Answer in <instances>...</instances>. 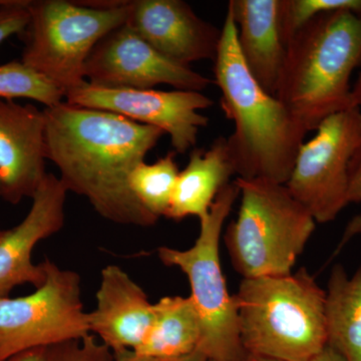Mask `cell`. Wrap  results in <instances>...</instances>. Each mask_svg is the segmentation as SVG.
Returning a JSON list of instances; mask_svg holds the SVG:
<instances>
[{
  "label": "cell",
  "mask_w": 361,
  "mask_h": 361,
  "mask_svg": "<svg viewBox=\"0 0 361 361\" xmlns=\"http://www.w3.org/2000/svg\"><path fill=\"white\" fill-rule=\"evenodd\" d=\"M47 160L68 192L85 197L104 219L149 227L158 218L130 191V173L165 133L110 111L63 101L44 109Z\"/></svg>",
  "instance_id": "6da1fadb"
},
{
  "label": "cell",
  "mask_w": 361,
  "mask_h": 361,
  "mask_svg": "<svg viewBox=\"0 0 361 361\" xmlns=\"http://www.w3.org/2000/svg\"><path fill=\"white\" fill-rule=\"evenodd\" d=\"M214 75L222 94L221 108L235 126L227 142L237 178L286 184L310 132L277 97L268 94L252 77L228 9Z\"/></svg>",
  "instance_id": "7a4b0ae2"
},
{
  "label": "cell",
  "mask_w": 361,
  "mask_h": 361,
  "mask_svg": "<svg viewBox=\"0 0 361 361\" xmlns=\"http://www.w3.org/2000/svg\"><path fill=\"white\" fill-rule=\"evenodd\" d=\"M361 66V16L351 9L325 11L286 44L277 99L308 132L351 106L350 78Z\"/></svg>",
  "instance_id": "3957f363"
},
{
  "label": "cell",
  "mask_w": 361,
  "mask_h": 361,
  "mask_svg": "<svg viewBox=\"0 0 361 361\" xmlns=\"http://www.w3.org/2000/svg\"><path fill=\"white\" fill-rule=\"evenodd\" d=\"M234 297L247 356L311 361L327 345L326 292L306 268L244 278Z\"/></svg>",
  "instance_id": "277c9868"
},
{
  "label": "cell",
  "mask_w": 361,
  "mask_h": 361,
  "mask_svg": "<svg viewBox=\"0 0 361 361\" xmlns=\"http://www.w3.org/2000/svg\"><path fill=\"white\" fill-rule=\"evenodd\" d=\"M241 204L224 240L235 270L244 278L290 274L314 232L312 216L285 185L234 180Z\"/></svg>",
  "instance_id": "5b68a950"
},
{
  "label": "cell",
  "mask_w": 361,
  "mask_h": 361,
  "mask_svg": "<svg viewBox=\"0 0 361 361\" xmlns=\"http://www.w3.org/2000/svg\"><path fill=\"white\" fill-rule=\"evenodd\" d=\"M130 8L127 0H30L21 61L66 94L85 82L90 52L106 35L127 23Z\"/></svg>",
  "instance_id": "8992f818"
},
{
  "label": "cell",
  "mask_w": 361,
  "mask_h": 361,
  "mask_svg": "<svg viewBox=\"0 0 361 361\" xmlns=\"http://www.w3.org/2000/svg\"><path fill=\"white\" fill-rule=\"evenodd\" d=\"M240 195L236 183L221 190L210 211L200 219V233L186 250L161 246L157 254L161 262L178 267L187 275L192 300L202 323L198 350L211 361H246L240 339L234 295L228 291L220 261L223 226Z\"/></svg>",
  "instance_id": "52a82bcc"
},
{
  "label": "cell",
  "mask_w": 361,
  "mask_h": 361,
  "mask_svg": "<svg viewBox=\"0 0 361 361\" xmlns=\"http://www.w3.org/2000/svg\"><path fill=\"white\" fill-rule=\"evenodd\" d=\"M42 264L45 281L35 292L0 297V361L90 334L80 274L61 269L49 258Z\"/></svg>",
  "instance_id": "ba28073f"
},
{
  "label": "cell",
  "mask_w": 361,
  "mask_h": 361,
  "mask_svg": "<svg viewBox=\"0 0 361 361\" xmlns=\"http://www.w3.org/2000/svg\"><path fill=\"white\" fill-rule=\"evenodd\" d=\"M299 149L285 186L316 223L332 222L348 205V167L361 142V109L329 116Z\"/></svg>",
  "instance_id": "9c48e42d"
},
{
  "label": "cell",
  "mask_w": 361,
  "mask_h": 361,
  "mask_svg": "<svg viewBox=\"0 0 361 361\" xmlns=\"http://www.w3.org/2000/svg\"><path fill=\"white\" fill-rule=\"evenodd\" d=\"M65 101L158 128L170 135L173 149L179 154L196 146L199 130L209 123V118L199 111L213 106L212 99L201 92L111 89L87 80L66 92Z\"/></svg>",
  "instance_id": "30bf717a"
},
{
  "label": "cell",
  "mask_w": 361,
  "mask_h": 361,
  "mask_svg": "<svg viewBox=\"0 0 361 361\" xmlns=\"http://www.w3.org/2000/svg\"><path fill=\"white\" fill-rule=\"evenodd\" d=\"M90 84L111 89H154L170 85L177 90L202 92L210 78L175 63L157 51L127 25L106 35L90 52L85 66Z\"/></svg>",
  "instance_id": "8fae6325"
},
{
  "label": "cell",
  "mask_w": 361,
  "mask_h": 361,
  "mask_svg": "<svg viewBox=\"0 0 361 361\" xmlns=\"http://www.w3.org/2000/svg\"><path fill=\"white\" fill-rule=\"evenodd\" d=\"M126 25L166 58L190 66L215 61L222 28L199 18L182 0L130 1Z\"/></svg>",
  "instance_id": "7c38bea8"
},
{
  "label": "cell",
  "mask_w": 361,
  "mask_h": 361,
  "mask_svg": "<svg viewBox=\"0 0 361 361\" xmlns=\"http://www.w3.org/2000/svg\"><path fill=\"white\" fill-rule=\"evenodd\" d=\"M68 193L59 178L47 173L25 219L4 231L0 238V297L8 296L21 285L39 288L44 283V264L33 263V250L40 241L63 229Z\"/></svg>",
  "instance_id": "4fadbf2b"
},
{
  "label": "cell",
  "mask_w": 361,
  "mask_h": 361,
  "mask_svg": "<svg viewBox=\"0 0 361 361\" xmlns=\"http://www.w3.org/2000/svg\"><path fill=\"white\" fill-rule=\"evenodd\" d=\"M45 115L33 104L0 99L2 199L18 205L32 199L45 172Z\"/></svg>",
  "instance_id": "5bb4252c"
},
{
  "label": "cell",
  "mask_w": 361,
  "mask_h": 361,
  "mask_svg": "<svg viewBox=\"0 0 361 361\" xmlns=\"http://www.w3.org/2000/svg\"><path fill=\"white\" fill-rule=\"evenodd\" d=\"M96 301L87 312L90 334L114 353L137 348L154 317V304L144 289L122 268L108 265L102 270Z\"/></svg>",
  "instance_id": "9a60e30c"
},
{
  "label": "cell",
  "mask_w": 361,
  "mask_h": 361,
  "mask_svg": "<svg viewBox=\"0 0 361 361\" xmlns=\"http://www.w3.org/2000/svg\"><path fill=\"white\" fill-rule=\"evenodd\" d=\"M228 11L236 25L244 63L259 85L276 97L286 58L281 30V0H231Z\"/></svg>",
  "instance_id": "2e32d148"
},
{
  "label": "cell",
  "mask_w": 361,
  "mask_h": 361,
  "mask_svg": "<svg viewBox=\"0 0 361 361\" xmlns=\"http://www.w3.org/2000/svg\"><path fill=\"white\" fill-rule=\"evenodd\" d=\"M236 175L227 137H220L209 149L194 148L187 167L179 173L166 218L175 221L205 217L216 197Z\"/></svg>",
  "instance_id": "e0dca14e"
},
{
  "label": "cell",
  "mask_w": 361,
  "mask_h": 361,
  "mask_svg": "<svg viewBox=\"0 0 361 361\" xmlns=\"http://www.w3.org/2000/svg\"><path fill=\"white\" fill-rule=\"evenodd\" d=\"M200 316L191 297L166 296L154 303L148 334L134 353L157 358H174L198 350Z\"/></svg>",
  "instance_id": "ac0fdd59"
},
{
  "label": "cell",
  "mask_w": 361,
  "mask_h": 361,
  "mask_svg": "<svg viewBox=\"0 0 361 361\" xmlns=\"http://www.w3.org/2000/svg\"><path fill=\"white\" fill-rule=\"evenodd\" d=\"M325 292L327 345L345 361H361V264L351 277L334 266Z\"/></svg>",
  "instance_id": "d6986e66"
},
{
  "label": "cell",
  "mask_w": 361,
  "mask_h": 361,
  "mask_svg": "<svg viewBox=\"0 0 361 361\" xmlns=\"http://www.w3.org/2000/svg\"><path fill=\"white\" fill-rule=\"evenodd\" d=\"M175 154L171 152L153 164L142 161L130 175V191L141 205L158 219L167 216L179 176Z\"/></svg>",
  "instance_id": "ffe728a7"
},
{
  "label": "cell",
  "mask_w": 361,
  "mask_h": 361,
  "mask_svg": "<svg viewBox=\"0 0 361 361\" xmlns=\"http://www.w3.org/2000/svg\"><path fill=\"white\" fill-rule=\"evenodd\" d=\"M65 90L21 61L0 66V99H28L45 108L65 101Z\"/></svg>",
  "instance_id": "44dd1931"
},
{
  "label": "cell",
  "mask_w": 361,
  "mask_h": 361,
  "mask_svg": "<svg viewBox=\"0 0 361 361\" xmlns=\"http://www.w3.org/2000/svg\"><path fill=\"white\" fill-rule=\"evenodd\" d=\"M6 361H115L113 351L94 334L23 351Z\"/></svg>",
  "instance_id": "7402d4cb"
},
{
  "label": "cell",
  "mask_w": 361,
  "mask_h": 361,
  "mask_svg": "<svg viewBox=\"0 0 361 361\" xmlns=\"http://www.w3.org/2000/svg\"><path fill=\"white\" fill-rule=\"evenodd\" d=\"M336 9H361V0H281V30L285 44L304 25L320 13Z\"/></svg>",
  "instance_id": "603a6c76"
},
{
  "label": "cell",
  "mask_w": 361,
  "mask_h": 361,
  "mask_svg": "<svg viewBox=\"0 0 361 361\" xmlns=\"http://www.w3.org/2000/svg\"><path fill=\"white\" fill-rule=\"evenodd\" d=\"M348 202V204L361 202V142L349 163ZM356 235H361V215L356 216L349 222L341 242L337 247L336 255L341 251L342 247Z\"/></svg>",
  "instance_id": "cb8c5ba5"
},
{
  "label": "cell",
  "mask_w": 361,
  "mask_h": 361,
  "mask_svg": "<svg viewBox=\"0 0 361 361\" xmlns=\"http://www.w3.org/2000/svg\"><path fill=\"white\" fill-rule=\"evenodd\" d=\"M28 4L30 0H7L0 6V44L25 32L30 20Z\"/></svg>",
  "instance_id": "d4e9b609"
},
{
  "label": "cell",
  "mask_w": 361,
  "mask_h": 361,
  "mask_svg": "<svg viewBox=\"0 0 361 361\" xmlns=\"http://www.w3.org/2000/svg\"><path fill=\"white\" fill-rule=\"evenodd\" d=\"M114 356H115V361H209L206 355L199 350L174 358L149 357V356L137 355L133 350L120 351V353H114Z\"/></svg>",
  "instance_id": "484cf974"
},
{
  "label": "cell",
  "mask_w": 361,
  "mask_h": 361,
  "mask_svg": "<svg viewBox=\"0 0 361 361\" xmlns=\"http://www.w3.org/2000/svg\"><path fill=\"white\" fill-rule=\"evenodd\" d=\"M311 361H345V360L334 348L326 345L322 353L316 355Z\"/></svg>",
  "instance_id": "4316f807"
},
{
  "label": "cell",
  "mask_w": 361,
  "mask_h": 361,
  "mask_svg": "<svg viewBox=\"0 0 361 361\" xmlns=\"http://www.w3.org/2000/svg\"><path fill=\"white\" fill-rule=\"evenodd\" d=\"M351 106L361 109V71L351 92Z\"/></svg>",
  "instance_id": "83f0119b"
},
{
  "label": "cell",
  "mask_w": 361,
  "mask_h": 361,
  "mask_svg": "<svg viewBox=\"0 0 361 361\" xmlns=\"http://www.w3.org/2000/svg\"><path fill=\"white\" fill-rule=\"evenodd\" d=\"M246 361H276L272 360H267V358L255 357V356H247Z\"/></svg>",
  "instance_id": "f1b7e54d"
},
{
  "label": "cell",
  "mask_w": 361,
  "mask_h": 361,
  "mask_svg": "<svg viewBox=\"0 0 361 361\" xmlns=\"http://www.w3.org/2000/svg\"><path fill=\"white\" fill-rule=\"evenodd\" d=\"M7 0H0V6H4V4H6V2Z\"/></svg>",
  "instance_id": "f546056e"
},
{
  "label": "cell",
  "mask_w": 361,
  "mask_h": 361,
  "mask_svg": "<svg viewBox=\"0 0 361 361\" xmlns=\"http://www.w3.org/2000/svg\"><path fill=\"white\" fill-rule=\"evenodd\" d=\"M4 231H6V230L0 229V238H1L2 235L4 234Z\"/></svg>",
  "instance_id": "4dcf8cb0"
},
{
  "label": "cell",
  "mask_w": 361,
  "mask_h": 361,
  "mask_svg": "<svg viewBox=\"0 0 361 361\" xmlns=\"http://www.w3.org/2000/svg\"><path fill=\"white\" fill-rule=\"evenodd\" d=\"M0 198H2V188H1V184H0Z\"/></svg>",
  "instance_id": "1f68e13d"
},
{
  "label": "cell",
  "mask_w": 361,
  "mask_h": 361,
  "mask_svg": "<svg viewBox=\"0 0 361 361\" xmlns=\"http://www.w3.org/2000/svg\"><path fill=\"white\" fill-rule=\"evenodd\" d=\"M358 13V14H360V16H361V9L360 11H357V13Z\"/></svg>",
  "instance_id": "d6a6232c"
},
{
  "label": "cell",
  "mask_w": 361,
  "mask_h": 361,
  "mask_svg": "<svg viewBox=\"0 0 361 361\" xmlns=\"http://www.w3.org/2000/svg\"><path fill=\"white\" fill-rule=\"evenodd\" d=\"M209 361H211V360H209Z\"/></svg>",
  "instance_id": "836d02e7"
}]
</instances>
